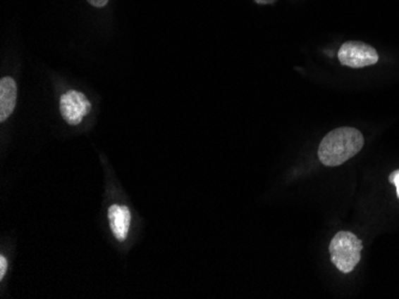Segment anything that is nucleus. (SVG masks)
Instances as JSON below:
<instances>
[{"mask_svg": "<svg viewBox=\"0 0 399 299\" xmlns=\"http://www.w3.org/2000/svg\"><path fill=\"white\" fill-rule=\"evenodd\" d=\"M364 135L357 129L342 127L329 132L318 148V158L328 167H336L360 152L364 147Z\"/></svg>", "mask_w": 399, "mask_h": 299, "instance_id": "obj_1", "label": "nucleus"}, {"mask_svg": "<svg viewBox=\"0 0 399 299\" xmlns=\"http://www.w3.org/2000/svg\"><path fill=\"white\" fill-rule=\"evenodd\" d=\"M329 250L333 264L340 272L350 273L360 261L362 242L350 231H340L330 242Z\"/></svg>", "mask_w": 399, "mask_h": 299, "instance_id": "obj_2", "label": "nucleus"}, {"mask_svg": "<svg viewBox=\"0 0 399 299\" xmlns=\"http://www.w3.org/2000/svg\"><path fill=\"white\" fill-rule=\"evenodd\" d=\"M338 60L343 66L364 68L379 61V55L374 48L360 41L345 42L338 51Z\"/></svg>", "mask_w": 399, "mask_h": 299, "instance_id": "obj_3", "label": "nucleus"}, {"mask_svg": "<svg viewBox=\"0 0 399 299\" xmlns=\"http://www.w3.org/2000/svg\"><path fill=\"white\" fill-rule=\"evenodd\" d=\"M91 110L90 101L85 94L70 89L60 98V113L70 125H78Z\"/></svg>", "mask_w": 399, "mask_h": 299, "instance_id": "obj_4", "label": "nucleus"}, {"mask_svg": "<svg viewBox=\"0 0 399 299\" xmlns=\"http://www.w3.org/2000/svg\"><path fill=\"white\" fill-rule=\"evenodd\" d=\"M110 229L118 241H125L130 233L132 214L128 206L113 204L108 210Z\"/></svg>", "mask_w": 399, "mask_h": 299, "instance_id": "obj_5", "label": "nucleus"}, {"mask_svg": "<svg viewBox=\"0 0 399 299\" xmlns=\"http://www.w3.org/2000/svg\"><path fill=\"white\" fill-rule=\"evenodd\" d=\"M17 101L16 82L12 78L1 79L0 82V121L4 122L11 116Z\"/></svg>", "mask_w": 399, "mask_h": 299, "instance_id": "obj_6", "label": "nucleus"}, {"mask_svg": "<svg viewBox=\"0 0 399 299\" xmlns=\"http://www.w3.org/2000/svg\"><path fill=\"white\" fill-rule=\"evenodd\" d=\"M6 271H8V259L4 255H1L0 257V280L4 279Z\"/></svg>", "mask_w": 399, "mask_h": 299, "instance_id": "obj_7", "label": "nucleus"}, {"mask_svg": "<svg viewBox=\"0 0 399 299\" xmlns=\"http://www.w3.org/2000/svg\"><path fill=\"white\" fill-rule=\"evenodd\" d=\"M388 179H390V182H391L392 184H395V187H397V194H398L399 198V170L398 171L393 172Z\"/></svg>", "mask_w": 399, "mask_h": 299, "instance_id": "obj_8", "label": "nucleus"}, {"mask_svg": "<svg viewBox=\"0 0 399 299\" xmlns=\"http://www.w3.org/2000/svg\"><path fill=\"white\" fill-rule=\"evenodd\" d=\"M87 1L94 8H103V6H106L108 4L109 0H87Z\"/></svg>", "mask_w": 399, "mask_h": 299, "instance_id": "obj_9", "label": "nucleus"}]
</instances>
